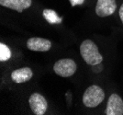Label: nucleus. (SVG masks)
<instances>
[{
    "mask_svg": "<svg viewBox=\"0 0 123 115\" xmlns=\"http://www.w3.org/2000/svg\"><path fill=\"white\" fill-rule=\"evenodd\" d=\"M33 72L31 68L22 67L13 71L11 74V79L18 84H21L29 81L32 77Z\"/></svg>",
    "mask_w": 123,
    "mask_h": 115,
    "instance_id": "9",
    "label": "nucleus"
},
{
    "mask_svg": "<svg viewBox=\"0 0 123 115\" xmlns=\"http://www.w3.org/2000/svg\"><path fill=\"white\" fill-rule=\"evenodd\" d=\"M27 47L34 52H47L51 49V42L47 39L33 37L28 40Z\"/></svg>",
    "mask_w": 123,
    "mask_h": 115,
    "instance_id": "7",
    "label": "nucleus"
},
{
    "mask_svg": "<svg viewBox=\"0 0 123 115\" xmlns=\"http://www.w3.org/2000/svg\"><path fill=\"white\" fill-rule=\"evenodd\" d=\"M72 6H74L76 5H82L83 3L85 2V0H69Z\"/></svg>",
    "mask_w": 123,
    "mask_h": 115,
    "instance_id": "12",
    "label": "nucleus"
},
{
    "mask_svg": "<svg viewBox=\"0 0 123 115\" xmlns=\"http://www.w3.org/2000/svg\"><path fill=\"white\" fill-rule=\"evenodd\" d=\"M105 99V93L103 89L97 85L90 86L85 91L83 96V103L89 108L97 107Z\"/></svg>",
    "mask_w": 123,
    "mask_h": 115,
    "instance_id": "2",
    "label": "nucleus"
},
{
    "mask_svg": "<svg viewBox=\"0 0 123 115\" xmlns=\"http://www.w3.org/2000/svg\"><path fill=\"white\" fill-rule=\"evenodd\" d=\"M116 0H98L96 13L99 17H108L116 11Z\"/></svg>",
    "mask_w": 123,
    "mask_h": 115,
    "instance_id": "6",
    "label": "nucleus"
},
{
    "mask_svg": "<svg viewBox=\"0 0 123 115\" xmlns=\"http://www.w3.org/2000/svg\"><path fill=\"white\" fill-rule=\"evenodd\" d=\"M76 64L72 59H61L54 64V72L62 77H72L76 71Z\"/></svg>",
    "mask_w": 123,
    "mask_h": 115,
    "instance_id": "3",
    "label": "nucleus"
},
{
    "mask_svg": "<svg viewBox=\"0 0 123 115\" xmlns=\"http://www.w3.org/2000/svg\"><path fill=\"white\" fill-rule=\"evenodd\" d=\"M31 4V0H0L1 6L18 12H22L26 8H29Z\"/></svg>",
    "mask_w": 123,
    "mask_h": 115,
    "instance_id": "8",
    "label": "nucleus"
},
{
    "mask_svg": "<svg viewBox=\"0 0 123 115\" xmlns=\"http://www.w3.org/2000/svg\"><path fill=\"white\" fill-rule=\"evenodd\" d=\"M42 15L50 24H59L62 21V18L58 16L56 12L52 9H44Z\"/></svg>",
    "mask_w": 123,
    "mask_h": 115,
    "instance_id": "10",
    "label": "nucleus"
},
{
    "mask_svg": "<svg viewBox=\"0 0 123 115\" xmlns=\"http://www.w3.org/2000/svg\"><path fill=\"white\" fill-rule=\"evenodd\" d=\"M11 57V51L4 43H0V61L6 62Z\"/></svg>",
    "mask_w": 123,
    "mask_h": 115,
    "instance_id": "11",
    "label": "nucleus"
},
{
    "mask_svg": "<svg viewBox=\"0 0 123 115\" xmlns=\"http://www.w3.org/2000/svg\"><path fill=\"white\" fill-rule=\"evenodd\" d=\"M29 103L32 112L36 115H43L47 110V101L42 95L33 93L29 99Z\"/></svg>",
    "mask_w": 123,
    "mask_h": 115,
    "instance_id": "4",
    "label": "nucleus"
},
{
    "mask_svg": "<svg viewBox=\"0 0 123 115\" xmlns=\"http://www.w3.org/2000/svg\"><path fill=\"white\" fill-rule=\"evenodd\" d=\"M119 18H120V19H121V21H122L123 23V4L121 5L120 9H119Z\"/></svg>",
    "mask_w": 123,
    "mask_h": 115,
    "instance_id": "13",
    "label": "nucleus"
},
{
    "mask_svg": "<svg viewBox=\"0 0 123 115\" xmlns=\"http://www.w3.org/2000/svg\"><path fill=\"white\" fill-rule=\"evenodd\" d=\"M80 52L84 61L89 65H98L103 61V56L98 51L96 43L90 40H86L80 46Z\"/></svg>",
    "mask_w": 123,
    "mask_h": 115,
    "instance_id": "1",
    "label": "nucleus"
},
{
    "mask_svg": "<svg viewBox=\"0 0 123 115\" xmlns=\"http://www.w3.org/2000/svg\"><path fill=\"white\" fill-rule=\"evenodd\" d=\"M107 115H122L123 114V100L118 94H112L108 101L106 109Z\"/></svg>",
    "mask_w": 123,
    "mask_h": 115,
    "instance_id": "5",
    "label": "nucleus"
}]
</instances>
